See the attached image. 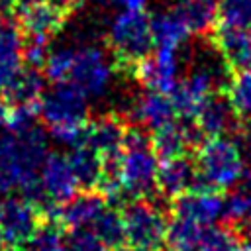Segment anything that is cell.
<instances>
[{
    "instance_id": "obj_28",
    "label": "cell",
    "mask_w": 251,
    "mask_h": 251,
    "mask_svg": "<svg viewBox=\"0 0 251 251\" xmlns=\"http://www.w3.org/2000/svg\"><path fill=\"white\" fill-rule=\"evenodd\" d=\"M20 251H67L63 226L59 222H41V226L20 247Z\"/></svg>"
},
{
    "instance_id": "obj_4",
    "label": "cell",
    "mask_w": 251,
    "mask_h": 251,
    "mask_svg": "<svg viewBox=\"0 0 251 251\" xmlns=\"http://www.w3.org/2000/svg\"><path fill=\"white\" fill-rule=\"evenodd\" d=\"M108 45L118 71L131 73L153 49L151 18L143 10H122L108 27Z\"/></svg>"
},
{
    "instance_id": "obj_27",
    "label": "cell",
    "mask_w": 251,
    "mask_h": 251,
    "mask_svg": "<svg viewBox=\"0 0 251 251\" xmlns=\"http://www.w3.org/2000/svg\"><path fill=\"white\" fill-rule=\"evenodd\" d=\"M202 229L204 226H198L182 218H173L167 227L165 245L169 251H198Z\"/></svg>"
},
{
    "instance_id": "obj_11",
    "label": "cell",
    "mask_w": 251,
    "mask_h": 251,
    "mask_svg": "<svg viewBox=\"0 0 251 251\" xmlns=\"http://www.w3.org/2000/svg\"><path fill=\"white\" fill-rule=\"evenodd\" d=\"M204 141V133L196 126L194 120L182 118V122H169L153 131L151 145L159 161L182 157L188 155V151H194Z\"/></svg>"
},
{
    "instance_id": "obj_34",
    "label": "cell",
    "mask_w": 251,
    "mask_h": 251,
    "mask_svg": "<svg viewBox=\"0 0 251 251\" xmlns=\"http://www.w3.org/2000/svg\"><path fill=\"white\" fill-rule=\"evenodd\" d=\"M110 2L120 6L122 10H143L147 6V0H110Z\"/></svg>"
},
{
    "instance_id": "obj_35",
    "label": "cell",
    "mask_w": 251,
    "mask_h": 251,
    "mask_svg": "<svg viewBox=\"0 0 251 251\" xmlns=\"http://www.w3.org/2000/svg\"><path fill=\"white\" fill-rule=\"evenodd\" d=\"M239 229H241L239 237H241V243H243L245 251H251V220L247 224H243Z\"/></svg>"
},
{
    "instance_id": "obj_37",
    "label": "cell",
    "mask_w": 251,
    "mask_h": 251,
    "mask_svg": "<svg viewBox=\"0 0 251 251\" xmlns=\"http://www.w3.org/2000/svg\"><path fill=\"white\" fill-rule=\"evenodd\" d=\"M51 2H55V4H59V6H63V8H67L69 12L75 10V8L80 4V0H51Z\"/></svg>"
},
{
    "instance_id": "obj_2",
    "label": "cell",
    "mask_w": 251,
    "mask_h": 251,
    "mask_svg": "<svg viewBox=\"0 0 251 251\" xmlns=\"http://www.w3.org/2000/svg\"><path fill=\"white\" fill-rule=\"evenodd\" d=\"M86 94L71 84H55L45 90L39 100V120L49 133L67 147H78L86 143L88 129V102Z\"/></svg>"
},
{
    "instance_id": "obj_38",
    "label": "cell",
    "mask_w": 251,
    "mask_h": 251,
    "mask_svg": "<svg viewBox=\"0 0 251 251\" xmlns=\"http://www.w3.org/2000/svg\"><path fill=\"white\" fill-rule=\"evenodd\" d=\"M110 251H153V249H143V247H135V245H129V243H124L116 249H110Z\"/></svg>"
},
{
    "instance_id": "obj_31",
    "label": "cell",
    "mask_w": 251,
    "mask_h": 251,
    "mask_svg": "<svg viewBox=\"0 0 251 251\" xmlns=\"http://www.w3.org/2000/svg\"><path fill=\"white\" fill-rule=\"evenodd\" d=\"M218 25L251 29V0H222L218 4Z\"/></svg>"
},
{
    "instance_id": "obj_14",
    "label": "cell",
    "mask_w": 251,
    "mask_h": 251,
    "mask_svg": "<svg viewBox=\"0 0 251 251\" xmlns=\"http://www.w3.org/2000/svg\"><path fill=\"white\" fill-rule=\"evenodd\" d=\"M133 76L145 86V90H155L171 94L178 84V59L173 49H157L141 59L133 71Z\"/></svg>"
},
{
    "instance_id": "obj_13",
    "label": "cell",
    "mask_w": 251,
    "mask_h": 251,
    "mask_svg": "<svg viewBox=\"0 0 251 251\" xmlns=\"http://www.w3.org/2000/svg\"><path fill=\"white\" fill-rule=\"evenodd\" d=\"M173 218H182L198 226H212L226 212V198L220 190H188L169 202Z\"/></svg>"
},
{
    "instance_id": "obj_26",
    "label": "cell",
    "mask_w": 251,
    "mask_h": 251,
    "mask_svg": "<svg viewBox=\"0 0 251 251\" xmlns=\"http://www.w3.org/2000/svg\"><path fill=\"white\" fill-rule=\"evenodd\" d=\"M92 231L98 235V239L108 249H116V247L124 245L126 243V226H124L122 210H118L116 206L108 204L100 212V216L94 220Z\"/></svg>"
},
{
    "instance_id": "obj_30",
    "label": "cell",
    "mask_w": 251,
    "mask_h": 251,
    "mask_svg": "<svg viewBox=\"0 0 251 251\" xmlns=\"http://www.w3.org/2000/svg\"><path fill=\"white\" fill-rule=\"evenodd\" d=\"M226 94L239 118L251 120V71H241L231 76Z\"/></svg>"
},
{
    "instance_id": "obj_3",
    "label": "cell",
    "mask_w": 251,
    "mask_h": 251,
    "mask_svg": "<svg viewBox=\"0 0 251 251\" xmlns=\"http://www.w3.org/2000/svg\"><path fill=\"white\" fill-rule=\"evenodd\" d=\"M159 159L153 151L151 137L139 126H127L122 147V184L126 200L155 198Z\"/></svg>"
},
{
    "instance_id": "obj_9",
    "label": "cell",
    "mask_w": 251,
    "mask_h": 251,
    "mask_svg": "<svg viewBox=\"0 0 251 251\" xmlns=\"http://www.w3.org/2000/svg\"><path fill=\"white\" fill-rule=\"evenodd\" d=\"M37 208L22 194H6L0 200V231L12 249H20L41 226Z\"/></svg>"
},
{
    "instance_id": "obj_7",
    "label": "cell",
    "mask_w": 251,
    "mask_h": 251,
    "mask_svg": "<svg viewBox=\"0 0 251 251\" xmlns=\"http://www.w3.org/2000/svg\"><path fill=\"white\" fill-rule=\"evenodd\" d=\"M226 71H229L224 63L212 65L210 61L196 63L175 86V90L169 94L173 100V106L178 116L186 120H194L200 104L212 94V92H226Z\"/></svg>"
},
{
    "instance_id": "obj_12",
    "label": "cell",
    "mask_w": 251,
    "mask_h": 251,
    "mask_svg": "<svg viewBox=\"0 0 251 251\" xmlns=\"http://www.w3.org/2000/svg\"><path fill=\"white\" fill-rule=\"evenodd\" d=\"M69 10L51 0H31L18 8L16 20L24 37L51 39L67 22Z\"/></svg>"
},
{
    "instance_id": "obj_24",
    "label": "cell",
    "mask_w": 251,
    "mask_h": 251,
    "mask_svg": "<svg viewBox=\"0 0 251 251\" xmlns=\"http://www.w3.org/2000/svg\"><path fill=\"white\" fill-rule=\"evenodd\" d=\"M45 75L39 69L24 67L10 88L2 94L4 102L10 106H39V100L45 92Z\"/></svg>"
},
{
    "instance_id": "obj_39",
    "label": "cell",
    "mask_w": 251,
    "mask_h": 251,
    "mask_svg": "<svg viewBox=\"0 0 251 251\" xmlns=\"http://www.w3.org/2000/svg\"><path fill=\"white\" fill-rule=\"evenodd\" d=\"M4 243H6V241H4V235H2V231H0V251H4Z\"/></svg>"
},
{
    "instance_id": "obj_6",
    "label": "cell",
    "mask_w": 251,
    "mask_h": 251,
    "mask_svg": "<svg viewBox=\"0 0 251 251\" xmlns=\"http://www.w3.org/2000/svg\"><path fill=\"white\" fill-rule=\"evenodd\" d=\"M126 241L135 247L159 251L165 243L169 220L155 198H131L122 206Z\"/></svg>"
},
{
    "instance_id": "obj_1",
    "label": "cell",
    "mask_w": 251,
    "mask_h": 251,
    "mask_svg": "<svg viewBox=\"0 0 251 251\" xmlns=\"http://www.w3.org/2000/svg\"><path fill=\"white\" fill-rule=\"evenodd\" d=\"M47 155V137L39 126L0 133V194L22 192L39 178Z\"/></svg>"
},
{
    "instance_id": "obj_33",
    "label": "cell",
    "mask_w": 251,
    "mask_h": 251,
    "mask_svg": "<svg viewBox=\"0 0 251 251\" xmlns=\"http://www.w3.org/2000/svg\"><path fill=\"white\" fill-rule=\"evenodd\" d=\"M49 39H39V37H25L24 39V51H22V59L24 65L31 67V69H41L47 61L49 55Z\"/></svg>"
},
{
    "instance_id": "obj_29",
    "label": "cell",
    "mask_w": 251,
    "mask_h": 251,
    "mask_svg": "<svg viewBox=\"0 0 251 251\" xmlns=\"http://www.w3.org/2000/svg\"><path fill=\"white\" fill-rule=\"evenodd\" d=\"M198 251H245L239 233L226 226H204Z\"/></svg>"
},
{
    "instance_id": "obj_40",
    "label": "cell",
    "mask_w": 251,
    "mask_h": 251,
    "mask_svg": "<svg viewBox=\"0 0 251 251\" xmlns=\"http://www.w3.org/2000/svg\"><path fill=\"white\" fill-rule=\"evenodd\" d=\"M4 251H6V249H4ZM8 251H20V249H12V247H10V249H8Z\"/></svg>"
},
{
    "instance_id": "obj_23",
    "label": "cell",
    "mask_w": 251,
    "mask_h": 251,
    "mask_svg": "<svg viewBox=\"0 0 251 251\" xmlns=\"http://www.w3.org/2000/svg\"><path fill=\"white\" fill-rule=\"evenodd\" d=\"M151 35H153V45L157 49L176 51L186 43L190 31L180 20V16L175 12V8H171L151 16Z\"/></svg>"
},
{
    "instance_id": "obj_25",
    "label": "cell",
    "mask_w": 251,
    "mask_h": 251,
    "mask_svg": "<svg viewBox=\"0 0 251 251\" xmlns=\"http://www.w3.org/2000/svg\"><path fill=\"white\" fill-rule=\"evenodd\" d=\"M224 220L235 227H241L251 220V161L245 163L241 178L226 198Z\"/></svg>"
},
{
    "instance_id": "obj_19",
    "label": "cell",
    "mask_w": 251,
    "mask_h": 251,
    "mask_svg": "<svg viewBox=\"0 0 251 251\" xmlns=\"http://www.w3.org/2000/svg\"><path fill=\"white\" fill-rule=\"evenodd\" d=\"M127 131V124L118 114L98 116L94 122H88L86 143L96 149L102 157H114L122 153L124 137Z\"/></svg>"
},
{
    "instance_id": "obj_32",
    "label": "cell",
    "mask_w": 251,
    "mask_h": 251,
    "mask_svg": "<svg viewBox=\"0 0 251 251\" xmlns=\"http://www.w3.org/2000/svg\"><path fill=\"white\" fill-rule=\"evenodd\" d=\"M65 249L67 251H108V247L88 227L65 229Z\"/></svg>"
},
{
    "instance_id": "obj_5",
    "label": "cell",
    "mask_w": 251,
    "mask_h": 251,
    "mask_svg": "<svg viewBox=\"0 0 251 251\" xmlns=\"http://www.w3.org/2000/svg\"><path fill=\"white\" fill-rule=\"evenodd\" d=\"M196 167L206 184L214 190H227L243 175L245 159L231 137H210L196 149Z\"/></svg>"
},
{
    "instance_id": "obj_16",
    "label": "cell",
    "mask_w": 251,
    "mask_h": 251,
    "mask_svg": "<svg viewBox=\"0 0 251 251\" xmlns=\"http://www.w3.org/2000/svg\"><path fill=\"white\" fill-rule=\"evenodd\" d=\"M212 43L231 73L251 71V29L216 25L212 31Z\"/></svg>"
},
{
    "instance_id": "obj_41",
    "label": "cell",
    "mask_w": 251,
    "mask_h": 251,
    "mask_svg": "<svg viewBox=\"0 0 251 251\" xmlns=\"http://www.w3.org/2000/svg\"><path fill=\"white\" fill-rule=\"evenodd\" d=\"M96 2H100V0H96Z\"/></svg>"
},
{
    "instance_id": "obj_21",
    "label": "cell",
    "mask_w": 251,
    "mask_h": 251,
    "mask_svg": "<svg viewBox=\"0 0 251 251\" xmlns=\"http://www.w3.org/2000/svg\"><path fill=\"white\" fill-rule=\"evenodd\" d=\"M78 190H98L102 180V155L88 143L73 147L67 155Z\"/></svg>"
},
{
    "instance_id": "obj_22",
    "label": "cell",
    "mask_w": 251,
    "mask_h": 251,
    "mask_svg": "<svg viewBox=\"0 0 251 251\" xmlns=\"http://www.w3.org/2000/svg\"><path fill=\"white\" fill-rule=\"evenodd\" d=\"M175 12L194 35H210L218 25V2L216 0H178Z\"/></svg>"
},
{
    "instance_id": "obj_18",
    "label": "cell",
    "mask_w": 251,
    "mask_h": 251,
    "mask_svg": "<svg viewBox=\"0 0 251 251\" xmlns=\"http://www.w3.org/2000/svg\"><path fill=\"white\" fill-rule=\"evenodd\" d=\"M110 202L100 190H80L73 198L61 204L59 208V224L63 229L88 227L100 216V212Z\"/></svg>"
},
{
    "instance_id": "obj_17",
    "label": "cell",
    "mask_w": 251,
    "mask_h": 251,
    "mask_svg": "<svg viewBox=\"0 0 251 251\" xmlns=\"http://www.w3.org/2000/svg\"><path fill=\"white\" fill-rule=\"evenodd\" d=\"M39 182L47 196L57 204L67 202L78 190L73 169L69 165L67 155L61 153H47L41 167H39Z\"/></svg>"
},
{
    "instance_id": "obj_20",
    "label": "cell",
    "mask_w": 251,
    "mask_h": 251,
    "mask_svg": "<svg viewBox=\"0 0 251 251\" xmlns=\"http://www.w3.org/2000/svg\"><path fill=\"white\" fill-rule=\"evenodd\" d=\"M131 116H133L135 126L155 131L161 126L173 122L175 116H176V110H175L173 100H171L169 94L155 92V90H145L133 100Z\"/></svg>"
},
{
    "instance_id": "obj_8",
    "label": "cell",
    "mask_w": 251,
    "mask_h": 251,
    "mask_svg": "<svg viewBox=\"0 0 251 251\" xmlns=\"http://www.w3.org/2000/svg\"><path fill=\"white\" fill-rule=\"evenodd\" d=\"M114 71V61L98 45H75L67 82L78 86L86 96L100 98L110 88Z\"/></svg>"
},
{
    "instance_id": "obj_36",
    "label": "cell",
    "mask_w": 251,
    "mask_h": 251,
    "mask_svg": "<svg viewBox=\"0 0 251 251\" xmlns=\"http://www.w3.org/2000/svg\"><path fill=\"white\" fill-rule=\"evenodd\" d=\"M6 122H8V104H6L4 98L0 96V129L6 126Z\"/></svg>"
},
{
    "instance_id": "obj_10",
    "label": "cell",
    "mask_w": 251,
    "mask_h": 251,
    "mask_svg": "<svg viewBox=\"0 0 251 251\" xmlns=\"http://www.w3.org/2000/svg\"><path fill=\"white\" fill-rule=\"evenodd\" d=\"M157 190L169 202L188 190H214L200 176L196 161L188 155L159 161L157 169Z\"/></svg>"
},
{
    "instance_id": "obj_15",
    "label": "cell",
    "mask_w": 251,
    "mask_h": 251,
    "mask_svg": "<svg viewBox=\"0 0 251 251\" xmlns=\"http://www.w3.org/2000/svg\"><path fill=\"white\" fill-rule=\"evenodd\" d=\"M239 116L235 114L224 90L212 92L198 108L194 122L208 137H226L239 131Z\"/></svg>"
}]
</instances>
